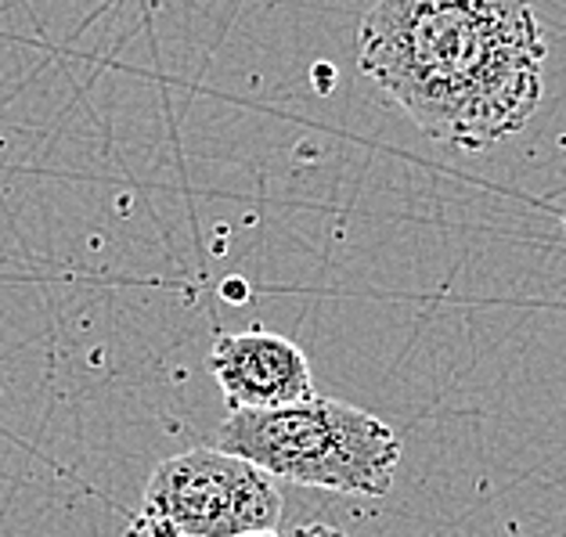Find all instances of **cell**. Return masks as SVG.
Returning <instances> with one entry per match:
<instances>
[{
    "instance_id": "cell-3",
    "label": "cell",
    "mask_w": 566,
    "mask_h": 537,
    "mask_svg": "<svg viewBox=\"0 0 566 537\" xmlns=\"http://www.w3.org/2000/svg\"><path fill=\"white\" fill-rule=\"evenodd\" d=\"M282 527L274 476L224 448H196L159 462L148 476L130 534L250 537Z\"/></svg>"
},
{
    "instance_id": "cell-1",
    "label": "cell",
    "mask_w": 566,
    "mask_h": 537,
    "mask_svg": "<svg viewBox=\"0 0 566 537\" xmlns=\"http://www.w3.org/2000/svg\"><path fill=\"white\" fill-rule=\"evenodd\" d=\"M357 69L430 141L483 151L542 105V22L531 0H376Z\"/></svg>"
},
{
    "instance_id": "cell-4",
    "label": "cell",
    "mask_w": 566,
    "mask_h": 537,
    "mask_svg": "<svg viewBox=\"0 0 566 537\" xmlns=\"http://www.w3.org/2000/svg\"><path fill=\"white\" fill-rule=\"evenodd\" d=\"M206 365L228 408H282L314 397L307 354L293 339L264 328L220 336Z\"/></svg>"
},
{
    "instance_id": "cell-2",
    "label": "cell",
    "mask_w": 566,
    "mask_h": 537,
    "mask_svg": "<svg viewBox=\"0 0 566 537\" xmlns=\"http://www.w3.org/2000/svg\"><path fill=\"white\" fill-rule=\"evenodd\" d=\"M217 448L242 454L274 480L382 498L400 470V436L379 415L333 397L282 408H231Z\"/></svg>"
}]
</instances>
